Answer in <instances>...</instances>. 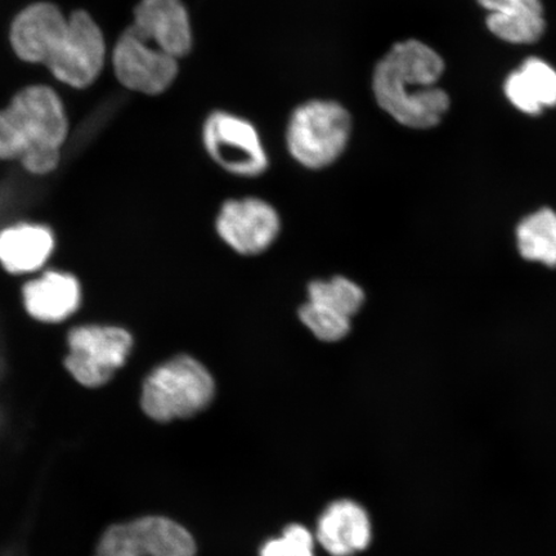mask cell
Here are the masks:
<instances>
[{"label":"cell","instance_id":"4fadbf2b","mask_svg":"<svg viewBox=\"0 0 556 556\" xmlns=\"http://www.w3.org/2000/svg\"><path fill=\"white\" fill-rule=\"evenodd\" d=\"M490 11L486 26L497 38L514 45H530L545 31L540 0H478Z\"/></svg>","mask_w":556,"mask_h":556},{"label":"cell","instance_id":"d6986e66","mask_svg":"<svg viewBox=\"0 0 556 556\" xmlns=\"http://www.w3.org/2000/svg\"><path fill=\"white\" fill-rule=\"evenodd\" d=\"M299 318L316 339L325 343L342 342L352 330L351 318L309 301L299 309Z\"/></svg>","mask_w":556,"mask_h":556},{"label":"cell","instance_id":"7c38bea8","mask_svg":"<svg viewBox=\"0 0 556 556\" xmlns=\"http://www.w3.org/2000/svg\"><path fill=\"white\" fill-rule=\"evenodd\" d=\"M316 536L330 555L353 556L370 545L371 521L363 506L351 500H339L319 517Z\"/></svg>","mask_w":556,"mask_h":556},{"label":"cell","instance_id":"30bf717a","mask_svg":"<svg viewBox=\"0 0 556 556\" xmlns=\"http://www.w3.org/2000/svg\"><path fill=\"white\" fill-rule=\"evenodd\" d=\"M114 70L125 88L149 96L164 93L178 75V60L160 51L131 29L122 34L115 46Z\"/></svg>","mask_w":556,"mask_h":556},{"label":"cell","instance_id":"9c48e42d","mask_svg":"<svg viewBox=\"0 0 556 556\" xmlns=\"http://www.w3.org/2000/svg\"><path fill=\"white\" fill-rule=\"evenodd\" d=\"M215 229L235 253L254 256L274 245L281 232V218L266 200L231 199L220 206Z\"/></svg>","mask_w":556,"mask_h":556},{"label":"cell","instance_id":"5bb4252c","mask_svg":"<svg viewBox=\"0 0 556 556\" xmlns=\"http://www.w3.org/2000/svg\"><path fill=\"white\" fill-rule=\"evenodd\" d=\"M505 94L514 106L528 115H540L556 106V72L536 58L528 59L517 72L507 76Z\"/></svg>","mask_w":556,"mask_h":556},{"label":"cell","instance_id":"e0dca14e","mask_svg":"<svg viewBox=\"0 0 556 556\" xmlns=\"http://www.w3.org/2000/svg\"><path fill=\"white\" fill-rule=\"evenodd\" d=\"M517 242L525 260L556 267V212L545 207L528 215L517 228Z\"/></svg>","mask_w":556,"mask_h":556},{"label":"cell","instance_id":"3957f363","mask_svg":"<svg viewBox=\"0 0 556 556\" xmlns=\"http://www.w3.org/2000/svg\"><path fill=\"white\" fill-rule=\"evenodd\" d=\"M67 134L59 94L47 86L27 87L0 110V159L20 160L34 174L50 173L59 165Z\"/></svg>","mask_w":556,"mask_h":556},{"label":"cell","instance_id":"8fae6325","mask_svg":"<svg viewBox=\"0 0 556 556\" xmlns=\"http://www.w3.org/2000/svg\"><path fill=\"white\" fill-rule=\"evenodd\" d=\"M130 27L174 59H182L192 50L190 16L180 0H142Z\"/></svg>","mask_w":556,"mask_h":556},{"label":"cell","instance_id":"9a60e30c","mask_svg":"<svg viewBox=\"0 0 556 556\" xmlns=\"http://www.w3.org/2000/svg\"><path fill=\"white\" fill-rule=\"evenodd\" d=\"M24 302L27 312L40 321H62L78 308L79 283L73 276L48 273L26 285Z\"/></svg>","mask_w":556,"mask_h":556},{"label":"cell","instance_id":"ac0fdd59","mask_svg":"<svg viewBox=\"0 0 556 556\" xmlns=\"http://www.w3.org/2000/svg\"><path fill=\"white\" fill-rule=\"evenodd\" d=\"M308 301L352 319L364 307L366 294L351 278L337 276L330 280L312 281Z\"/></svg>","mask_w":556,"mask_h":556},{"label":"cell","instance_id":"ffe728a7","mask_svg":"<svg viewBox=\"0 0 556 556\" xmlns=\"http://www.w3.org/2000/svg\"><path fill=\"white\" fill-rule=\"evenodd\" d=\"M261 556H315V540L307 528L291 525L285 528L280 538L262 546Z\"/></svg>","mask_w":556,"mask_h":556},{"label":"cell","instance_id":"5b68a950","mask_svg":"<svg viewBox=\"0 0 556 556\" xmlns=\"http://www.w3.org/2000/svg\"><path fill=\"white\" fill-rule=\"evenodd\" d=\"M351 134V115L342 104L315 100L301 104L291 115L287 144L296 163L319 170L343 155Z\"/></svg>","mask_w":556,"mask_h":556},{"label":"cell","instance_id":"52a82bcc","mask_svg":"<svg viewBox=\"0 0 556 556\" xmlns=\"http://www.w3.org/2000/svg\"><path fill=\"white\" fill-rule=\"evenodd\" d=\"M94 556H197V542L172 519L143 517L108 528Z\"/></svg>","mask_w":556,"mask_h":556},{"label":"cell","instance_id":"ba28073f","mask_svg":"<svg viewBox=\"0 0 556 556\" xmlns=\"http://www.w3.org/2000/svg\"><path fill=\"white\" fill-rule=\"evenodd\" d=\"M131 345L134 339L128 331L85 326L70 333V353L65 365L80 384L101 387L124 365Z\"/></svg>","mask_w":556,"mask_h":556},{"label":"cell","instance_id":"7a4b0ae2","mask_svg":"<svg viewBox=\"0 0 556 556\" xmlns=\"http://www.w3.org/2000/svg\"><path fill=\"white\" fill-rule=\"evenodd\" d=\"M443 72L444 62L432 48L417 40L402 41L375 67V99L405 127L433 128L450 109V97L435 87Z\"/></svg>","mask_w":556,"mask_h":556},{"label":"cell","instance_id":"2e32d148","mask_svg":"<svg viewBox=\"0 0 556 556\" xmlns=\"http://www.w3.org/2000/svg\"><path fill=\"white\" fill-rule=\"evenodd\" d=\"M53 249L52 233L40 226H17L0 233V262L12 274L43 266Z\"/></svg>","mask_w":556,"mask_h":556},{"label":"cell","instance_id":"8992f818","mask_svg":"<svg viewBox=\"0 0 556 556\" xmlns=\"http://www.w3.org/2000/svg\"><path fill=\"white\" fill-rule=\"evenodd\" d=\"M207 155L233 176L253 178L266 173L269 160L258 130L243 117L215 111L203 127Z\"/></svg>","mask_w":556,"mask_h":556},{"label":"cell","instance_id":"6da1fadb","mask_svg":"<svg viewBox=\"0 0 556 556\" xmlns=\"http://www.w3.org/2000/svg\"><path fill=\"white\" fill-rule=\"evenodd\" d=\"M11 45L18 58L43 64L54 78L76 89L92 86L104 64L103 34L86 11L68 18L58 5L34 3L11 26Z\"/></svg>","mask_w":556,"mask_h":556},{"label":"cell","instance_id":"44dd1931","mask_svg":"<svg viewBox=\"0 0 556 556\" xmlns=\"http://www.w3.org/2000/svg\"><path fill=\"white\" fill-rule=\"evenodd\" d=\"M4 556H10V555H4Z\"/></svg>","mask_w":556,"mask_h":556},{"label":"cell","instance_id":"277c9868","mask_svg":"<svg viewBox=\"0 0 556 556\" xmlns=\"http://www.w3.org/2000/svg\"><path fill=\"white\" fill-rule=\"evenodd\" d=\"M215 397V380L187 354L166 361L144 380L141 405L150 419L169 422L203 413Z\"/></svg>","mask_w":556,"mask_h":556}]
</instances>
